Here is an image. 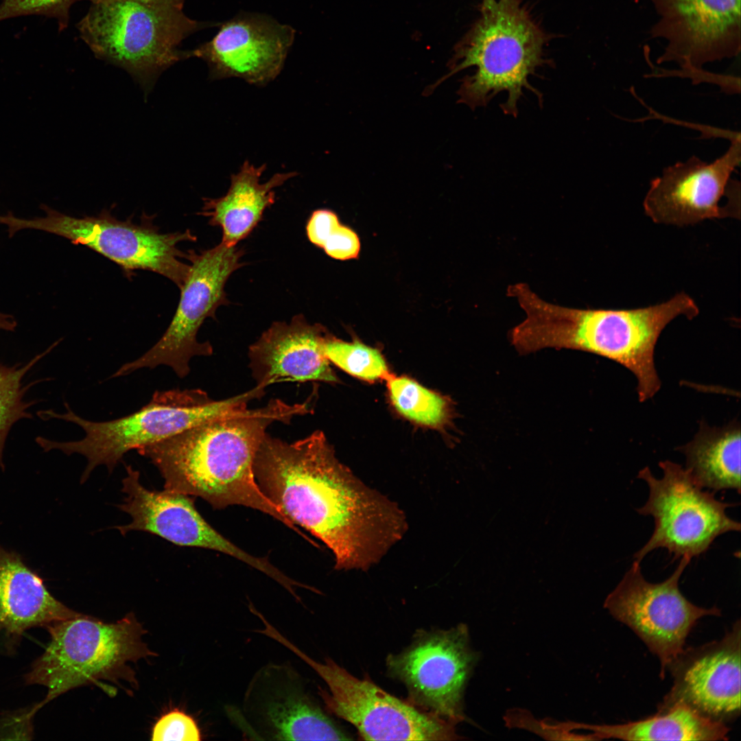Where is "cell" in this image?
<instances>
[{"label": "cell", "mask_w": 741, "mask_h": 741, "mask_svg": "<svg viewBox=\"0 0 741 741\" xmlns=\"http://www.w3.org/2000/svg\"><path fill=\"white\" fill-rule=\"evenodd\" d=\"M259 396L255 388L220 401L212 399L201 389L156 390L149 403L140 410L100 422L82 418L64 402V413L47 410H39L36 414L44 421L58 419L75 423L84 431V437L59 442L38 436L35 441L44 451L58 449L68 456H84L87 464L81 478L83 482L99 465H105L112 472L129 451L160 441L213 418L246 409L251 400Z\"/></svg>", "instance_id": "5"}, {"label": "cell", "mask_w": 741, "mask_h": 741, "mask_svg": "<svg viewBox=\"0 0 741 741\" xmlns=\"http://www.w3.org/2000/svg\"><path fill=\"white\" fill-rule=\"evenodd\" d=\"M145 3L183 9L186 0H137Z\"/></svg>", "instance_id": "32"}, {"label": "cell", "mask_w": 741, "mask_h": 741, "mask_svg": "<svg viewBox=\"0 0 741 741\" xmlns=\"http://www.w3.org/2000/svg\"><path fill=\"white\" fill-rule=\"evenodd\" d=\"M122 480L126 495L119 505L131 517L126 525L116 526L121 534L137 530L149 532L178 545L216 550L248 564L274 580L281 571L267 558L256 557L239 548L210 526L196 510L189 495L170 491L150 490L140 482L139 472L131 466Z\"/></svg>", "instance_id": "16"}, {"label": "cell", "mask_w": 741, "mask_h": 741, "mask_svg": "<svg viewBox=\"0 0 741 741\" xmlns=\"http://www.w3.org/2000/svg\"><path fill=\"white\" fill-rule=\"evenodd\" d=\"M690 561L682 556L672 574L659 583L647 581L640 563L634 561L604 602L611 615L628 626L659 658L663 678L698 620L721 613L716 607L694 604L679 590V579Z\"/></svg>", "instance_id": "13"}, {"label": "cell", "mask_w": 741, "mask_h": 741, "mask_svg": "<svg viewBox=\"0 0 741 741\" xmlns=\"http://www.w3.org/2000/svg\"><path fill=\"white\" fill-rule=\"evenodd\" d=\"M243 711L257 738L352 739L320 707L305 680L288 664H267L254 674L244 694Z\"/></svg>", "instance_id": "15"}, {"label": "cell", "mask_w": 741, "mask_h": 741, "mask_svg": "<svg viewBox=\"0 0 741 741\" xmlns=\"http://www.w3.org/2000/svg\"><path fill=\"white\" fill-rule=\"evenodd\" d=\"M740 622L718 641L684 648L668 666L673 685L658 708L683 703L723 723L740 713Z\"/></svg>", "instance_id": "17"}, {"label": "cell", "mask_w": 741, "mask_h": 741, "mask_svg": "<svg viewBox=\"0 0 741 741\" xmlns=\"http://www.w3.org/2000/svg\"><path fill=\"white\" fill-rule=\"evenodd\" d=\"M244 251L221 242L200 252L189 250L188 274L180 288L179 303L166 331L158 342L138 359L124 364L112 376L122 377L142 368L159 365L171 367L180 378L190 371L189 362L195 356H210L209 342H199L198 332L209 317L215 318L218 307L228 305L225 285L233 272L242 267Z\"/></svg>", "instance_id": "11"}, {"label": "cell", "mask_w": 741, "mask_h": 741, "mask_svg": "<svg viewBox=\"0 0 741 741\" xmlns=\"http://www.w3.org/2000/svg\"><path fill=\"white\" fill-rule=\"evenodd\" d=\"M328 334L300 314L289 322H275L248 349L249 368L256 386L283 381H339L323 352Z\"/></svg>", "instance_id": "20"}, {"label": "cell", "mask_w": 741, "mask_h": 741, "mask_svg": "<svg viewBox=\"0 0 741 741\" xmlns=\"http://www.w3.org/2000/svg\"><path fill=\"white\" fill-rule=\"evenodd\" d=\"M270 637L291 650L325 681L319 687L326 710L353 725L366 740H454L456 725L383 690L367 676L350 674L331 658L317 661L277 629Z\"/></svg>", "instance_id": "9"}, {"label": "cell", "mask_w": 741, "mask_h": 741, "mask_svg": "<svg viewBox=\"0 0 741 741\" xmlns=\"http://www.w3.org/2000/svg\"><path fill=\"white\" fill-rule=\"evenodd\" d=\"M40 208L45 217L22 219L9 212L0 215V224L8 226L10 237L25 228L43 231L92 249L119 265L127 275L144 270L167 278L179 289L184 283L190 266L183 261L187 252L178 246L196 241L189 230L161 233L153 220L148 217L139 224L121 220L106 209L96 215L75 217L45 204Z\"/></svg>", "instance_id": "8"}, {"label": "cell", "mask_w": 741, "mask_h": 741, "mask_svg": "<svg viewBox=\"0 0 741 741\" xmlns=\"http://www.w3.org/2000/svg\"><path fill=\"white\" fill-rule=\"evenodd\" d=\"M516 300L526 315L508 333L518 353L569 349L610 359L634 374L641 402L652 397L661 387L654 353L661 331L679 316L692 320L699 313L694 301L685 292L665 303L632 309L564 307L545 301L528 286L518 291Z\"/></svg>", "instance_id": "3"}, {"label": "cell", "mask_w": 741, "mask_h": 741, "mask_svg": "<svg viewBox=\"0 0 741 741\" xmlns=\"http://www.w3.org/2000/svg\"><path fill=\"white\" fill-rule=\"evenodd\" d=\"M59 342L60 340L54 342L24 365L19 362L9 366L0 363V467L2 469L5 467L3 450L11 427L21 419H33L27 410L39 402L38 400L25 401V395L34 385L49 379H36L25 386L23 385L22 380L25 374Z\"/></svg>", "instance_id": "25"}, {"label": "cell", "mask_w": 741, "mask_h": 741, "mask_svg": "<svg viewBox=\"0 0 741 741\" xmlns=\"http://www.w3.org/2000/svg\"><path fill=\"white\" fill-rule=\"evenodd\" d=\"M151 740L198 741L202 740V734L196 720L191 716L174 709L163 714L156 722Z\"/></svg>", "instance_id": "30"}, {"label": "cell", "mask_w": 741, "mask_h": 741, "mask_svg": "<svg viewBox=\"0 0 741 741\" xmlns=\"http://www.w3.org/2000/svg\"><path fill=\"white\" fill-rule=\"evenodd\" d=\"M309 412L307 402L290 405L273 399L262 408L213 418L137 450L158 469L164 489L200 497L215 509L242 505L260 510L305 539L261 491L253 464L270 425L290 423Z\"/></svg>", "instance_id": "2"}, {"label": "cell", "mask_w": 741, "mask_h": 741, "mask_svg": "<svg viewBox=\"0 0 741 741\" xmlns=\"http://www.w3.org/2000/svg\"><path fill=\"white\" fill-rule=\"evenodd\" d=\"M659 465L663 471L660 479L648 467L637 475L648 486L649 495L644 506L636 510L652 516L655 528L648 542L634 554L635 561L641 563L657 548L668 550L673 560L683 556L692 558L705 553L720 535L740 530V524L726 514L733 504L703 491L679 464L665 460Z\"/></svg>", "instance_id": "10"}, {"label": "cell", "mask_w": 741, "mask_h": 741, "mask_svg": "<svg viewBox=\"0 0 741 741\" xmlns=\"http://www.w3.org/2000/svg\"><path fill=\"white\" fill-rule=\"evenodd\" d=\"M322 349L329 362L360 379L375 381L390 375L381 353L358 341L344 342L328 334Z\"/></svg>", "instance_id": "27"}, {"label": "cell", "mask_w": 741, "mask_h": 741, "mask_svg": "<svg viewBox=\"0 0 741 741\" xmlns=\"http://www.w3.org/2000/svg\"><path fill=\"white\" fill-rule=\"evenodd\" d=\"M78 0H3L0 21L20 16L38 14L57 20L59 30L67 27L69 9Z\"/></svg>", "instance_id": "29"}, {"label": "cell", "mask_w": 741, "mask_h": 741, "mask_svg": "<svg viewBox=\"0 0 741 741\" xmlns=\"http://www.w3.org/2000/svg\"><path fill=\"white\" fill-rule=\"evenodd\" d=\"M478 661L469 644L468 628L460 624L448 630L416 632L411 644L389 655L390 677L402 682L407 701L454 725L465 719L463 697Z\"/></svg>", "instance_id": "12"}, {"label": "cell", "mask_w": 741, "mask_h": 741, "mask_svg": "<svg viewBox=\"0 0 741 741\" xmlns=\"http://www.w3.org/2000/svg\"><path fill=\"white\" fill-rule=\"evenodd\" d=\"M17 327V322L10 314L0 313V330L14 331Z\"/></svg>", "instance_id": "31"}, {"label": "cell", "mask_w": 741, "mask_h": 741, "mask_svg": "<svg viewBox=\"0 0 741 741\" xmlns=\"http://www.w3.org/2000/svg\"><path fill=\"white\" fill-rule=\"evenodd\" d=\"M253 471L264 495L331 550L336 569H368L408 529L399 506L341 463L320 430L291 443L266 433Z\"/></svg>", "instance_id": "1"}, {"label": "cell", "mask_w": 741, "mask_h": 741, "mask_svg": "<svg viewBox=\"0 0 741 741\" xmlns=\"http://www.w3.org/2000/svg\"><path fill=\"white\" fill-rule=\"evenodd\" d=\"M306 233L309 240L331 258L348 260L358 257L360 241L356 233L342 225L329 209H318L309 217Z\"/></svg>", "instance_id": "28"}, {"label": "cell", "mask_w": 741, "mask_h": 741, "mask_svg": "<svg viewBox=\"0 0 741 741\" xmlns=\"http://www.w3.org/2000/svg\"><path fill=\"white\" fill-rule=\"evenodd\" d=\"M80 614L53 597L18 554L0 547L1 627L11 633H21Z\"/></svg>", "instance_id": "22"}, {"label": "cell", "mask_w": 741, "mask_h": 741, "mask_svg": "<svg viewBox=\"0 0 741 741\" xmlns=\"http://www.w3.org/2000/svg\"><path fill=\"white\" fill-rule=\"evenodd\" d=\"M740 434L736 421L723 427L701 421L694 438L677 448L685 456V468L700 487L733 489L740 494Z\"/></svg>", "instance_id": "23"}, {"label": "cell", "mask_w": 741, "mask_h": 741, "mask_svg": "<svg viewBox=\"0 0 741 741\" xmlns=\"http://www.w3.org/2000/svg\"><path fill=\"white\" fill-rule=\"evenodd\" d=\"M265 169L266 165L256 167L246 161L231 175L224 196L203 198L200 215L208 218L209 225L221 228L222 242L236 246L246 238L261 220L265 210L274 203V189L296 175V172L277 173L261 183Z\"/></svg>", "instance_id": "21"}, {"label": "cell", "mask_w": 741, "mask_h": 741, "mask_svg": "<svg viewBox=\"0 0 741 741\" xmlns=\"http://www.w3.org/2000/svg\"><path fill=\"white\" fill-rule=\"evenodd\" d=\"M390 398L402 416L422 425L437 427L447 422L449 401L406 377L389 375L386 378Z\"/></svg>", "instance_id": "26"}, {"label": "cell", "mask_w": 741, "mask_h": 741, "mask_svg": "<svg viewBox=\"0 0 741 741\" xmlns=\"http://www.w3.org/2000/svg\"><path fill=\"white\" fill-rule=\"evenodd\" d=\"M740 159L739 134L727 151L711 163L693 156L668 166L651 181L644 200L645 213L656 223L680 226L706 219L740 220V202L720 205V201L740 191V183L730 176Z\"/></svg>", "instance_id": "14"}, {"label": "cell", "mask_w": 741, "mask_h": 741, "mask_svg": "<svg viewBox=\"0 0 741 741\" xmlns=\"http://www.w3.org/2000/svg\"><path fill=\"white\" fill-rule=\"evenodd\" d=\"M90 8L78 23L81 38L95 56L119 67L145 93L162 72L190 58L183 40L220 23L191 19L183 9L137 0H89Z\"/></svg>", "instance_id": "7"}, {"label": "cell", "mask_w": 741, "mask_h": 741, "mask_svg": "<svg viewBox=\"0 0 741 741\" xmlns=\"http://www.w3.org/2000/svg\"><path fill=\"white\" fill-rule=\"evenodd\" d=\"M47 628L49 643L27 679L47 690L36 709L80 686L96 685L109 694L105 681L127 682L136 688L132 664L157 655L143 640L147 631L132 613L113 623L80 614Z\"/></svg>", "instance_id": "6"}, {"label": "cell", "mask_w": 741, "mask_h": 741, "mask_svg": "<svg viewBox=\"0 0 741 741\" xmlns=\"http://www.w3.org/2000/svg\"><path fill=\"white\" fill-rule=\"evenodd\" d=\"M209 41L189 50L206 62L213 79L239 78L263 85L281 71L295 30L261 13L241 12L224 23Z\"/></svg>", "instance_id": "18"}, {"label": "cell", "mask_w": 741, "mask_h": 741, "mask_svg": "<svg viewBox=\"0 0 741 741\" xmlns=\"http://www.w3.org/2000/svg\"><path fill=\"white\" fill-rule=\"evenodd\" d=\"M653 1L661 18L652 33L668 40L658 62L674 61L698 72L706 62L740 52V0Z\"/></svg>", "instance_id": "19"}, {"label": "cell", "mask_w": 741, "mask_h": 741, "mask_svg": "<svg viewBox=\"0 0 741 741\" xmlns=\"http://www.w3.org/2000/svg\"><path fill=\"white\" fill-rule=\"evenodd\" d=\"M598 738L624 740H727L725 723L708 718L685 704L658 708L639 720L620 725H586Z\"/></svg>", "instance_id": "24"}, {"label": "cell", "mask_w": 741, "mask_h": 741, "mask_svg": "<svg viewBox=\"0 0 741 741\" xmlns=\"http://www.w3.org/2000/svg\"><path fill=\"white\" fill-rule=\"evenodd\" d=\"M480 16L454 49L449 72L431 89L447 78L473 67L461 80L458 102L474 110L486 106L497 94L507 93L500 106L504 114L516 117L525 91L532 92L540 104L542 94L530 78L545 64L549 36L539 25L523 0H482Z\"/></svg>", "instance_id": "4"}]
</instances>
